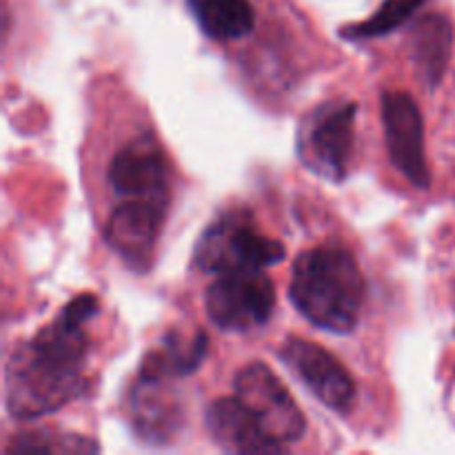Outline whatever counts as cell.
<instances>
[{
    "mask_svg": "<svg viewBox=\"0 0 455 455\" xmlns=\"http://www.w3.org/2000/svg\"><path fill=\"white\" fill-rule=\"evenodd\" d=\"M100 311L93 293L67 302L56 320L18 347L4 369V404L16 420H36L83 395L87 324Z\"/></svg>",
    "mask_w": 455,
    "mask_h": 455,
    "instance_id": "6da1fadb",
    "label": "cell"
},
{
    "mask_svg": "<svg viewBox=\"0 0 455 455\" xmlns=\"http://www.w3.org/2000/svg\"><path fill=\"white\" fill-rule=\"evenodd\" d=\"M367 283L358 260L340 244H323L293 262L289 298L314 327L331 333L354 331L363 311Z\"/></svg>",
    "mask_w": 455,
    "mask_h": 455,
    "instance_id": "7a4b0ae2",
    "label": "cell"
},
{
    "mask_svg": "<svg viewBox=\"0 0 455 455\" xmlns=\"http://www.w3.org/2000/svg\"><path fill=\"white\" fill-rule=\"evenodd\" d=\"M278 240L260 234L247 209H231L212 222L196 243L194 262L204 274L267 269L284 258Z\"/></svg>",
    "mask_w": 455,
    "mask_h": 455,
    "instance_id": "3957f363",
    "label": "cell"
},
{
    "mask_svg": "<svg viewBox=\"0 0 455 455\" xmlns=\"http://www.w3.org/2000/svg\"><path fill=\"white\" fill-rule=\"evenodd\" d=\"M355 114V102L329 100L305 116L298 132V156L311 173L331 182L345 180L354 154Z\"/></svg>",
    "mask_w": 455,
    "mask_h": 455,
    "instance_id": "277c9868",
    "label": "cell"
},
{
    "mask_svg": "<svg viewBox=\"0 0 455 455\" xmlns=\"http://www.w3.org/2000/svg\"><path fill=\"white\" fill-rule=\"evenodd\" d=\"M204 307L218 329L247 333L269 323L275 309V287L265 269L220 274L209 284Z\"/></svg>",
    "mask_w": 455,
    "mask_h": 455,
    "instance_id": "5b68a950",
    "label": "cell"
},
{
    "mask_svg": "<svg viewBox=\"0 0 455 455\" xmlns=\"http://www.w3.org/2000/svg\"><path fill=\"white\" fill-rule=\"evenodd\" d=\"M234 391L249 411L260 420L267 434L280 444H291L305 435V413L296 404L293 395L267 364H244L234 378Z\"/></svg>",
    "mask_w": 455,
    "mask_h": 455,
    "instance_id": "8992f818",
    "label": "cell"
},
{
    "mask_svg": "<svg viewBox=\"0 0 455 455\" xmlns=\"http://www.w3.org/2000/svg\"><path fill=\"white\" fill-rule=\"evenodd\" d=\"M169 160L154 136H136L124 142L107 167V182L123 200H151L169 204Z\"/></svg>",
    "mask_w": 455,
    "mask_h": 455,
    "instance_id": "52a82bcc",
    "label": "cell"
},
{
    "mask_svg": "<svg viewBox=\"0 0 455 455\" xmlns=\"http://www.w3.org/2000/svg\"><path fill=\"white\" fill-rule=\"evenodd\" d=\"M382 127L394 167L416 189H429L431 172L425 151V118L409 93H382Z\"/></svg>",
    "mask_w": 455,
    "mask_h": 455,
    "instance_id": "ba28073f",
    "label": "cell"
},
{
    "mask_svg": "<svg viewBox=\"0 0 455 455\" xmlns=\"http://www.w3.org/2000/svg\"><path fill=\"white\" fill-rule=\"evenodd\" d=\"M280 360L331 411L347 413L355 400V382L340 360L324 347L291 336L280 347Z\"/></svg>",
    "mask_w": 455,
    "mask_h": 455,
    "instance_id": "9c48e42d",
    "label": "cell"
},
{
    "mask_svg": "<svg viewBox=\"0 0 455 455\" xmlns=\"http://www.w3.org/2000/svg\"><path fill=\"white\" fill-rule=\"evenodd\" d=\"M167 209V203L123 200L107 218V244L132 269L145 271L154 260L156 244H158L160 234H163Z\"/></svg>",
    "mask_w": 455,
    "mask_h": 455,
    "instance_id": "30bf717a",
    "label": "cell"
},
{
    "mask_svg": "<svg viewBox=\"0 0 455 455\" xmlns=\"http://www.w3.org/2000/svg\"><path fill=\"white\" fill-rule=\"evenodd\" d=\"M164 378H147L138 373V380L129 387L127 418L140 440L164 444L180 431L182 409L176 395L169 391Z\"/></svg>",
    "mask_w": 455,
    "mask_h": 455,
    "instance_id": "8fae6325",
    "label": "cell"
},
{
    "mask_svg": "<svg viewBox=\"0 0 455 455\" xmlns=\"http://www.w3.org/2000/svg\"><path fill=\"white\" fill-rule=\"evenodd\" d=\"M204 425H207L212 438L220 444L225 451L231 453H283L284 444L271 438L265 427L247 409V404L234 395V398H218L204 411Z\"/></svg>",
    "mask_w": 455,
    "mask_h": 455,
    "instance_id": "7c38bea8",
    "label": "cell"
},
{
    "mask_svg": "<svg viewBox=\"0 0 455 455\" xmlns=\"http://www.w3.org/2000/svg\"><path fill=\"white\" fill-rule=\"evenodd\" d=\"M207 347L209 340L203 331H196L191 338L169 333L160 342V347L142 358L138 373L147 378H164V380L189 376L203 364Z\"/></svg>",
    "mask_w": 455,
    "mask_h": 455,
    "instance_id": "4fadbf2b",
    "label": "cell"
},
{
    "mask_svg": "<svg viewBox=\"0 0 455 455\" xmlns=\"http://www.w3.org/2000/svg\"><path fill=\"white\" fill-rule=\"evenodd\" d=\"M203 34L218 43L244 38L256 25L249 0H185Z\"/></svg>",
    "mask_w": 455,
    "mask_h": 455,
    "instance_id": "5bb4252c",
    "label": "cell"
},
{
    "mask_svg": "<svg viewBox=\"0 0 455 455\" xmlns=\"http://www.w3.org/2000/svg\"><path fill=\"white\" fill-rule=\"evenodd\" d=\"M453 47V29L451 22L443 13H429L420 18L413 29L411 52L413 62L420 69L422 78L435 87L447 71L449 58Z\"/></svg>",
    "mask_w": 455,
    "mask_h": 455,
    "instance_id": "9a60e30c",
    "label": "cell"
},
{
    "mask_svg": "<svg viewBox=\"0 0 455 455\" xmlns=\"http://www.w3.org/2000/svg\"><path fill=\"white\" fill-rule=\"evenodd\" d=\"M422 4H425V0H387L371 18L354 27H347L342 36L349 40L380 38V36L391 34L398 27H403Z\"/></svg>",
    "mask_w": 455,
    "mask_h": 455,
    "instance_id": "2e32d148",
    "label": "cell"
},
{
    "mask_svg": "<svg viewBox=\"0 0 455 455\" xmlns=\"http://www.w3.org/2000/svg\"><path fill=\"white\" fill-rule=\"evenodd\" d=\"M9 451L87 453V451H98V444H93L89 438H83V435H65V434H53V431H34V434L16 435L13 443L9 444Z\"/></svg>",
    "mask_w": 455,
    "mask_h": 455,
    "instance_id": "e0dca14e",
    "label": "cell"
}]
</instances>
